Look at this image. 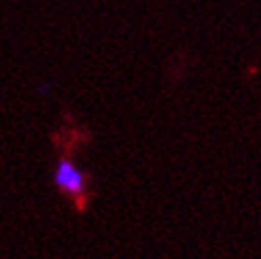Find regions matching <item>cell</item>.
Masks as SVG:
<instances>
[{"label": "cell", "mask_w": 261, "mask_h": 259, "mask_svg": "<svg viewBox=\"0 0 261 259\" xmlns=\"http://www.w3.org/2000/svg\"><path fill=\"white\" fill-rule=\"evenodd\" d=\"M54 180L56 185L66 191L68 196H81V193L85 191V174L76 168L70 160H60L58 166H56V172H54Z\"/></svg>", "instance_id": "6da1fadb"}, {"label": "cell", "mask_w": 261, "mask_h": 259, "mask_svg": "<svg viewBox=\"0 0 261 259\" xmlns=\"http://www.w3.org/2000/svg\"><path fill=\"white\" fill-rule=\"evenodd\" d=\"M38 92H41V94H49V85H43V87H38Z\"/></svg>", "instance_id": "7a4b0ae2"}]
</instances>
